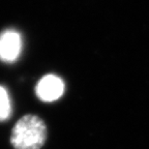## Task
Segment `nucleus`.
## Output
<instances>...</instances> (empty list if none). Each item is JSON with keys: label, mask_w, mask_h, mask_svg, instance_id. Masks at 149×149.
I'll return each instance as SVG.
<instances>
[{"label": "nucleus", "mask_w": 149, "mask_h": 149, "mask_svg": "<svg viewBox=\"0 0 149 149\" xmlns=\"http://www.w3.org/2000/svg\"><path fill=\"white\" fill-rule=\"evenodd\" d=\"M47 139V126L35 115H26L15 124L10 142L15 149H40Z\"/></svg>", "instance_id": "obj_1"}, {"label": "nucleus", "mask_w": 149, "mask_h": 149, "mask_svg": "<svg viewBox=\"0 0 149 149\" xmlns=\"http://www.w3.org/2000/svg\"><path fill=\"white\" fill-rule=\"evenodd\" d=\"M22 51V37L18 31L7 29L0 33V60L15 62Z\"/></svg>", "instance_id": "obj_2"}, {"label": "nucleus", "mask_w": 149, "mask_h": 149, "mask_svg": "<svg viewBox=\"0 0 149 149\" xmlns=\"http://www.w3.org/2000/svg\"><path fill=\"white\" fill-rule=\"evenodd\" d=\"M64 83L55 74H46L38 81L35 87V93L44 102H54L62 96Z\"/></svg>", "instance_id": "obj_3"}, {"label": "nucleus", "mask_w": 149, "mask_h": 149, "mask_svg": "<svg viewBox=\"0 0 149 149\" xmlns=\"http://www.w3.org/2000/svg\"><path fill=\"white\" fill-rule=\"evenodd\" d=\"M12 102L6 89L0 86V121H4L10 116Z\"/></svg>", "instance_id": "obj_4"}]
</instances>
